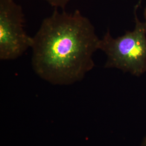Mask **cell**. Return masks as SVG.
I'll list each match as a JSON object with an SVG mask.
<instances>
[{
	"label": "cell",
	"instance_id": "6da1fadb",
	"mask_svg": "<svg viewBox=\"0 0 146 146\" xmlns=\"http://www.w3.org/2000/svg\"><path fill=\"white\" fill-rule=\"evenodd\" d=\"M31 66L42 78L54 84L81 80L94 68L93 55L100 39L94 26L79 11L55 8L33 37Z\"/></svg>",
	"mask_w": 146,
	"mask_h": 146
},
{
	"label": "cell",
	"instance_id": "7a4b0ae2",
	"mask_svg": "<svg viewBox=\"0 0 146 146\" xmlns=\"http://www.w3.org/2000/svg\"><path fill=\"white\" fill-rule=\"evenodd\" d=\"M136 8L134 30L116 38L108 30L100 39L99 50L107 56L105 68H116L140 76L146 73V29L145 22L138 18Z\"/></svg>",
	"mask_w": 146,
	"mask_h": 146
},
{
	"label": "cell",
	"instance_id": "3957f363",
	"mask_svg": "<svg viewBox=\"0 0 146 146\" xmlns=\"http://www.w3.org/2000/svg\"><path fill=\"white\" fill-rule=\"evenodd\" d=\"M25 15L14 0H0V60L21 56L33 44V37L25 30Z\"/></svg>",
	"mask_w": 146,
	"mask_h": 146
},
{
	"label": "cell",
	"instance_id": "277c9868",
	"mask_svg": "<svg viewBox=\"0 0 146 146\" xmlns=\"http://www.w3.org/2000/svg\"><path fill=\"white\" fill-rule=\"evenodd\" d=\"M51 6L55 8H60L63 9L68 3L72 0H44Z\"/></svg>",
	"mask_w": 146,
	"mask_h": 146
},
{
	"label": "cell",
	"instance_id": "5b68a950",
	"mask_svg": "<svg viewBox=\"0 0 146 146\" xmlns=\"http://www.w3.org/2000/svg\"><path fill=\"white\" fill-rule=\"evenodd\" d=\"M141 146H146V135L142 141Z\"/></svg>",
	"mask_w": 146,
	"mask_h": 146
},
{
	"label": "cell",
	"instance_id": "8992f818",
	"mask_svg": "<svg viewBox=\"0 0 146 146\" xmlns=\"http://www.w3.org/2000/svg\"><path fill=\"white\" fill-rule=\"evenodd\" d=\"M144 17H145V25L146 29V8L145 9V11H144Z\"/></svg>",
	"mask_w": 146,
	"mask_h": 146
}]
</instances>
